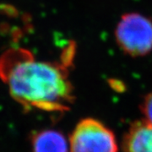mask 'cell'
I'll return each instance as SVG.
<instances>
[{
	"instance_id": "obj_7",
	"label": "cell",
	"mask_w": 152,
	"mask_h": 152,
	"mask_svg": "<svg viewBox=\"0 0 152 152\" xmlns=\"http://www.w3.org/2000/svg\"><path fill=\"white\" fill-rule=\"evenodd\" d=\"M76 51V44L75 42H71L69 44V46L66 48V49L63 53L62 56V62L63 65H64L66 68L69 67L73 64V61L75 58Z\"/></svg>"
},
{
	"instance_id": "obj_1",
	"label": "cell",
	"mask_w": 152,
	"mask_h": 152,
	"mask_svg": "<svg viewBox=\"0 0 152 152\" xmlns=\"http://www.w3.org/2000/svg\"><path fill=\"white\" fill-rule=\"evenodd\" d=\"M11 96L20 103L48 112H64L74 101L65 66L32 58H15L4 68Z\"/></svg>"
},
{
	"instance_id": "obj_3",
	"label": "cell",
	"mask_w": 152,
	"mask_h": 152,
	"mask_svg": "<svg viewBox=\"0 0 152 152\" xmlns=\"http://www.w3.org/2000/svg\"><path fill=\"white\" fill-rule=\"evenodd\" d=\"M69 152H118L113 132L101 121L87 118L75 126L69 140Z\"/></svg>"
},
{
	"instance_id": "obj_2",
	"label": "cell",
	"mask_w": 152,
	"mask_h": 152,
	"mask_svg": "<svg viewBox=\"0 0 152 152\" xmlns=\"http://www.w3.org/2000/svg\"><path fill=\"white\" fill-rule=\"evenodd\" d=\"M115 39L126 55L144 57L152 51V20L139 13H126L118 23Z\"/></svg>"
},
{
	"instance_id": "obj_4",
	"label": "cell",
	"mask_w": 152,
	"mask_h": 152,
	"mask_svg": "<svg viewBox=\"0 0 152 152\" xmlns=\"http://www.w3.org/2000/svg\"><path fill=\"white\" fill-rule=\"evenodd\" d=\"M124 152H152V124L145 120L131 125L124 139Z\"/></svg>"
},
{
	"instance_id": "obj_5",
	"label": "cell",
	"mask_w": 152,
	"mask_h": 152,
	"mask_svg": "<svg viewBox=\"0 0 152 152\" xmlns=\"http://www.w3.org/2000/svg\"><path fill=\"white\" fill-rule=\"evenodd\" d=\"M33 152H69V143L58 131L46 129L35 134Z\"/></svg>"
},
{
	"instance_id": "obj_6",
	"label": "cell",
	"mask_w": 152,
	"mask_h": 152,
	"mask_svg": "<svg viewBox=\"0 0 152 152\" xmlns=\"http://www.w3.org/2000/svg\"><path fill=\"white\" fill-rule=\"evenodd\" d=\"M141 113L145 121L152 124V92L147 94L141 103Z\"/></svg>"
}]
</instances>
